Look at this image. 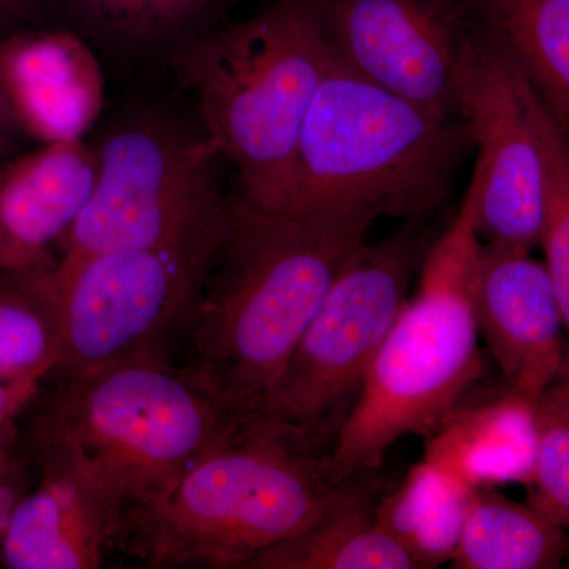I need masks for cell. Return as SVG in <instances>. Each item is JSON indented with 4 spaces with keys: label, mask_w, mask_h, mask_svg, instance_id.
Returning <instances> with one entry per match:
<instances>
[{
    "label": "cell",
    "mask_w": 569,
    "mask_h": 569,
    "mask_svg": "<svg viewBox=\"0 0 569 569\" xmlns=\"http://www.w3.org/2000/svg\"><path fill=\"white\" fill-rule=\"evenodd\" d=\"M21 26L14 24V22L3 20V18H0V39L2 37H6L7 33H10L11 31H14V29H20Z\"/></svg>",
    "instance_id": "f546056e"
},
{
    "label": "cell",
    "mask_w": 569,
    "mask_h": 569,
    "mask_svg": "<svg viewBox=\"0 0 569 569\" xmlns=\"http://www.w3.org/2000/svg\"><path fill=\"white\" fill-rule=\"evenodd\" d=\"M377 219L367 209L269 211L230 194L227 234L189 332L190 366L242 417L257 415Z\"/></svg>",
    "instance_id": "6da1fadb"
},
{
    "label": "cell",
    "mask_w": 569,
    "mask_h": 569,
    "mask_svg": "<svg viewBox=\"0 0 569 569\" xmlns=\"http://www.w3.org/2000/svg\"><path fill=\"white\" fill-rule=\"evenodd\" d=\"M320 436L254 415L159 501L127 508L112 548L149 568H246L323 518L350 481L329 475Z\"/></svg>",
    "instance_id": "7a4b0ae2"
},
{
    "label": "cell",
    "mask_w": 569,
    "mask_h": 569,
    "mask_svg": "<svg viewBox=\"0 0 569 569\" xmlns=\"http://www.w3.org/2000/svg\"><path fill=\"white\" fill-rule=\"evenodd\" d=\"M216 0H50L66 28L116 50L167 43L206 13Z\"/></svg>",
    "instance_id": "7402d4cb"
},
{
    "label": "cell",
    "mask_w": 569,
    "mask_h": 569,
    "mask_svg": "<svg viewBox=\"0 0 569 569\" xmlns=\"http://www.w3.org/2000/svg\"><path fill=\"white\" fill-rule=\"evenodd\" d=\"M535 89L481 22L459 66V118L478 146L468 197L475 233L488 244L531 250L541 230V153L531 119Z\"/></svg>",
    "instance_id": "30bf717a"
},
{
    "label": "cell",
    "mask_w": 569,
    "mask_h": 569,
    "mask_svg": "<svg viewBox=\"0 0 569 569\" xmlns=\"http://www.w3.org/2000/svg\"><path fill=\"white\" fill-rule=\"evenodd\" d=\"M0 89L26 137L43 144L82 140L104 102L91 44L66 26L20 28L2 37Z\"/></svg>",
    "instance_id": "5bb4252c"
},
{
    "label": "cell",
    "mask_w": 569,
    "mask_h": 569,
    "mask_svg": "<svg viewBox=\"0 0 569 569\" xmlns=\"http://www.w3.org/2000/svg\"><path fill=\"white\" fill-rule=\"evenodd\" d=\"M40 381L0 383V452L18 448V418L39 391Z\"/></svg>",
    "instance_id": "484cf974"
},
{
    "label": "cell",
    "mask_w": 569,
    "mask_h": 569,
    "mask_svg": "<svg viewBox=\"0 0 569 569\" xmlns=\"http://www.w3.org/2000/svg\"><path fill=\"white\" fill-rule=\"evenodd\" d=\"M417 261L413 228L373 244L362 242L340 269L257 415L321 437L325 422L361 388L407 305Z\"/></svg>",
    "instance_id": "9c48e42d"
},
{
    "label": "cell",
    "mask_w": 569,
    "mask_h": 569,
    "mask_svg": "<svg viewBox=\"0 0 569 569\" xmlns=\"http://www.w3.org/2000/svg\"><path fill=\"white\" fill-rule=\"evenodd\" d=\"M531 119L541 153V230L538 246L545 253L553 287L569 318V153L565 132L548 104L535 91Z\"/></svg>",
    "instance_id": "603a6c76"
},
{
    "label": "cell",
    "mask_w": 569,
    "mask_h": 569,
    "mask_svg": "<svg viewBox=\"0 0 569 569\" xmlns=\"http://www.w3.org/2000/svg\"><path fill=\"white\" fill-rule=\"evenodd\" d=\"M332 59L317 0H276L176 51L206 138L233 162L253 204L288 208L302 126Z\"/></svg>",
    "instance_id": "3957f363"
},
{
    "label": "cell",
    "mask_w": 569,
    "mask_h": 569,
    "mask_svg": "<svg viewBox=\"0 0 569 569\" xmlns=\"http://www.w3.org/2000/svg\"><path fill=\"white\" fill-rule=\"evenodd\" d=\"M332 56L438 116H459V66L473 0H317Z\"/></svg>",
    "instance_id": "8fae6325"
},
{
    "label": "cell",
    "mask_w": 569,
    "mask_h": 569,
    "mask_svg": "<svg viewBox=\"0 0 569 569\" xmlns=\"http://www.w3.org/2000/svg\"><path fill=\"white\" fill-rule=\"evenodd\" d=\"M97 149L52 142L0 162V272L50 271L91 197Z\"/></svg>",
    "instance_id": "9a60e30c"
},
{
    "label": "cell",
    "mask_w": 569,
    "mask_h": 569,
    "mask_svg": "<svg viewBox=\"0 0 569 569\" xmlns=\"http://www.w3.org/2000/svg\"><path fill=\"white\" fill-rule=\"evenodd\" d=\"M20 142L11 140L7 134L0 133V162L17 156Z\"/></svg>",
    "instance_id": "f1b7e54d"
},
{
    "label": "cell",
    "mask_w": 569,
    "mask_h": 569,
    "mask_svg": "<svg viewBox=\"0 0 569 569\" xmlns=\"http://www.w3.org/2000/svg\"><path fill=\"white\" fill-rule=\"evenodd\" d=\"M475 489L422 460L373 509V519L413 557L418 568L448 563Z\"/></svg>",
    "instance_id": "ffe728a7"
},
{
    "label": "cell",
    "mask_w": 569,
    "mask_h": 569,
    "mask_svg": "<svg viewBox=\"0 0 569 569\" xmlns=\"http://www.w3.org/2000/svg\"><path fill=\"white\" fill-rule=\"evenodd\" d=\"M535 455L529 503L569 526V381L565 369L533 402Z\"/></svg>",
    "instance_id": "cb8c5ba5"
},
{
    "label": "cell",
    "mask_w": 569,
    "mask_h": 569,
    "mask_svg": "<svg viewBox=\"0 0 569 569\" xmlns=\"http://www.w3.org/2000/svg\"><path fill=\"white\" fill-rule=\"evenodd\" d=\"M31 488L11 512L0 563L10 569H96L114 545L121 497L50 407L26 438Z\"/></svg>",
    "instance_id": "7c38bea8"
},
{
    "label": "cell",
    "mask_w": 569,
    "mask_h": 569,
    "mask_svg": "<svg viewBox=\"0 0 569 569\" xmlns=\"http://www.w3.org/2000/svg\"><path fill=\"white\" fill-rule=\"evenodd\" d=\"M0 18L21 28L61 26L50 0H0Z\"/></svg>",
    "instance_id": "4316f807"
},
{
    "label": "cell",
    "mask_w": 569,
    "mask_h": 569,
    "mask_svg": "<svg viewBox=\"0 0 569 569\" xmlns=\"http://www.w3.org/2000/svg\"><path fill=\"white\" fill-rule=\"evenodd\" d=\"M33 471L28 455L20 448L0 452V549L13 508L31 488Z\"/></svg>",
    "instance_id": "d4e9b609"
},
{
    "label": "cell",
    "mask_w": 569,
    "mask_h": 569,
    "mask_svg": "<svg viewBox=\"0 0 569 569\" xmlns=\"http://www.w3.org/2000/svg\"><path fill=\"white\" fill-rule=\"evenodd\" d=\"M0 133L7 134L11 140L18 142L28 138L20 121H18L17 114L11 110L9 100H7L2 89H0Z\"/></svg>",
    "instance_id": "83f0119b"
},
{
    "label": "cell",
    "mask_w": 569,
    "mask_h": 569,
    "mask_svg": "<svg viewBox=\"0 0 569 569\" xmlns=\"http://www.w3.org/2000/svg\"><path fill=\"white\" fill-rule=\"evenodd\" d=\"M478 20L569 129V0H473Z\"/></svg>",
    "instance_id": "ac0fdd59"
},
{
    "label": "cell",
    "mask_w": 569,
    "mask_h": 569,
    "mask_svg": "<svg viewBox=\"0 0 569 569\" xmlns=\"http://www.w3.org/2000/svg\"><path fill=\"white\" fill-rule=\"evenodd\" d=\"M478 247L467 200L426 258L417 296L408 299L367 369L329 455L336 482L383 466L400 438L436 433L481 376L471 291Z\"/></svg>",
    "instance_id": "277c9868"
},
{
    "label": "cell",
    "mask_w": 569,
    "mask_h": 569,
    "mask_svg": "<svg viewBox=\"0 0 569 569\" xmlns=\"http://www.w3.org/2000/svg\"><path fill=\"white\" fill-rule=\"evenodd\" d=\"M471 142L459 116H438L332 59L299 138L284 211L367 209L417 219L451 193Z\"/></svg>",
    "instance_id": "5b68a950"
},
{
    "label": "cell",
    "mask_w": 569,
    "mask_h": 569,
    "mask_svg": "<svg viewBox=\"0 0 569 569\" xmlns=\"http://www.w3.org/2000/svg\"><path fill=\"white\" fill-rule=\"evenodd\" d=\"M567 527L496 488L471 493L455 569H557L568 553Z\"/></svg>",
    "instance_id": "d6986e66"
},
{
    "label": "cell",
    "mask_w": 569,
    "mask_h": 569,
    "mask_svg": "<svg viewBox=\"0 0 569 569\" xmlns=\"http://www.w3.org/2000/svg\"><path fill=\"white\" fill-rule=\"evenodd\" d=\"M427 441L426 462L471 489L520 482L533 473V402L508 389L482 406L458 408Z\"/></svg>",
    "instance_id": "2e32d148"
},
{
    "label": "cell",
    "mask_w": 569,
    "mask_h": 569,
    "mask_svg": "<svg viewBox=\"0 0 569 569\" xmlns=\"http://www.w3.org/2000/svg\"><path fill=\"white\" fill-rule=\"evenodd\" d=\"M47 407L121 497L123 511L167 496L193 462L253 418L171 358L66 377Z\"/></svg>",
    "instance_id": "8992f818"
},
{
    "label": "cell",
    "mask_w": 569,
    "mask_h": 569,
    "mask_svg": "<svg viewBox=\"0 0 569 569\" xmlns=\"http://www.w3.org/2000/svg\"><path fill=\"white\" fill-rule=\"evenodd\" d=\"M97 156L96 186L58 261L110 250L222 246L230 194L220 190L213 167L220 153L208 138L138 119L114 130Z\"/></svg>",
    "instance_id": "52a82bcc"
},
{
    "label": "cell",
    "mask_w": 569,
    "mask_h": 569,
    "mask_svg": "<svg viewBox=\"0 0 569 569\" xmlns=\"http://www.w3.org/2000/svg\"><path fill=\"white\" fill-rule=\"evenodd\" d=\"M362 486L346 493L310 529L254 556L247 569H418L417 561L373 519Z\"/></svg>",
    "instance_id": "e0dca14e"
},
{
    "label": "cell",
    "mask_w": 569,
    "mask_h": 569,
    "mask_svg": "<svg viewBox=\"0 0 569 569\" xmlns=\"http://www.w3.org/2000/svg\"><path fill=\"white\" fill-rule=\"evenodd\" d=\"M471 291L479 337L509 389L535 402L567 367L569 318L548 269L530 250L485 242L478 247Z\"/></svg>",
    "instance_id": "4fadbf2b"
},
{
    "label": "cell",
    "mask_w": 569,
    "mask_h": 569,
    "mask_svg": "<svg viewBox=\"0 0 569 569\" xmlns=\"http://www.w3.org/2000/svg\"><path fill=\"white\" fill-rule=\"evenodd\" d=\"M219 249H122L56 261L50 276L62 326L56 370L70 377L171 358L176 336H189Z\"/></svg>",
    "instance_id": "ba28073f"
},
{
    "label": "cell",
    "mask_w": 569,
    "mask_h": 569,
    "mask_svg": "<svg viewBox=\"0 0 569 569\" xmlns=\"http://www.w3.org/2000/svg\"><path fill=\"white\" fill-rule=\"evenodd\" d=\"M50 271L0 272V383L41 381L58 369L62 326Z\"/></svg>",
    "instance_id": "44dd1931"
}]
</instances>
